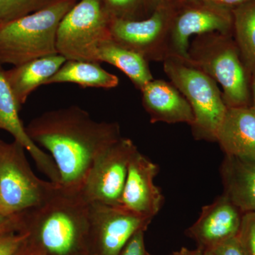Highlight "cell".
Wrapping results in <instances>:
<instances>
[{"label":"cell","instance_id":"6da1fadb","mask_svg":"<svg viewBox=\"0 0 255 255\" xmlns=\"http://www.w3.org/2000/svg\"><path fill=\"white\" fill-rule=\"evenodd\" d=\"M26 130L32 141L49 152L60 186L77 192L96 158L122 137L118 123L97 122L75 105L44 112Z\"/></svg>","mask_w":255,"mask_h":255},{"label":"cell","instance_id":"7a4b0ae2","mask_svg":"<svg viewBox=\"0 0 255 255\" xmlns=\"http://www.w3.org/2000/svg\"><path fill=\"white\" fill-rule=\"evenodd\" d=\"M89 203L60 185L46 201L17 215V231L49 255H72L88 236Z\"/></svg>","mask_w":255,"mask_h":255},{"label":"cell","instance_id":"3957f363","mask_svg":"<svg viewBox=\"0 0 255 255\" xmlns=\"http://www.w3.org/2000/svg\"><path fill=\"white\" fill-rule=\"evenodd\" d=\"M186 62L221 85L228 108L251 107L252 78L233 35L212 32L196 36L189 44Z\"/></svg>","mask_w":255,"mask_h":255},{"label":"cell","instance_id":"277c9868","mask_svg":"<svg viewBox=\"0 0 255 255\" xmlns=\"http://www.w3.org/2000/svg\"><path fill=\"white\" fill-rule=\"evenodd\" d=\"M77 0H60L41 11L0 25V63L17 66L58 54L57 32Z\"/></svg>","mask_w":255,"mask_h":255},{"label":"cell","instance_id":"5b68a950","mask_svg":"<svg viewBox=\"0 0 255 255\" xmlns=\"http://www.w3.org/2000/svg\"><path fill=\"white\" fill-rule=\"evenodd\" d=\"M164 71L189 102L194 123L191 126L196 140L217 141L218 132L228 107L217 82L185 60L168 58L163 62Z\"/></svg>","mask_w":255,"mask_h":255},{"label":"cell","instance_id":"8992f818","mask_svg":"<svg viewBox=\"0 0 255 255\" xmlns=\"http://www.w3.org/2000/svg\"><path fill=\"white\" fill-rule=\"evenodd\" d=\"M112 20L105 0H80L60 21L56 38L58 54L66 60L97 63L99 47L112 38Z\"/></svg>","mask_w":255,"mask_h":255},{"label":"cell","instance_id":"52a82bcc","mask_svg":"<svg viewBox=\"0 0 255 255\" xmlns=\"http://www.w3.org/2000/svg\"><path fill=\"white\" fill-rule=\"evenodd\" d=\"M26 149L14 140L0 145V196L3 212L15 215L36 207L56 192L60 184L45 181L32 171Z\"/></svg>","mask_w":255,"mask_h":255},{"label":"cell","instance_id":"ba28073f","mask_svg":"<svg viewBox=\"0 0 255 255\" xmlns=\"http://www.w3.org/2000/svg\"><path fill=\"white\" fill-rule=\"evenodd\" d=\"M137 150L132 140L121 137L96 158L80 193L89 204L119 206L128 166Z\"/></svg>","mask_w":255,"mask_h":255},{"label":"cell","instance_id":"9c48e42d","mask_svg":"<svg viewBox=\"0 0 255 255\" xmlns=\"http://www.w3.org/2000/svg\"><path fill=\"white\" fill-rule=\"evenodd\" d=\"M175 10L173 3L159 8L142 20L112 18L111 37L147 61L163 63L169 57V38Z\"/></svg>","mask_w":255,"mask_h":255},{"label":"cell","instance_id":"30bf717a","mask_svg":"<svg viewBox=\"0 0 255 255\" xmlns=\"http://www.w3.org/2000/svg\"><path fill=\"white\" fill-rule=\"evenodd\" d=\"M176 5L169 38V57L188 59L189 38L219 32L233 35L232 9L205 2H187Z\"/></svg>","mask_w":255,"mask_h":255},{"label":"cell","instance_id":"8fae6325","mask_svg":"<svg viewBox=\"0 0 255 255\" xmlns=\"http://www.w3.org/2000/svg\"><path fill=\"white\" fill-rule=\"evenodd\" d=\"M151 221L119 206L89 204L88 236H93L98 255H119L130 238L147 229Z\"/></svg>","mask_w":255,"mask_h":255},{"label":"cell","instance_id":"7c38bea8","mask_svg":"<svg viewBox=\"0 0 255 255\" xmlns=\"http://www.w3.org/2000/svg\"><path fill=\"white\" fill-rule=\"evenodd\" d=\"M159 172V166L137 150L129 164L119 207L152 221L164 201L162 191L154 182Z\"/></svg>","mask_w":255,"mask_h":255},{"label":"cell","instance_id":"4fadbf2b","mask_svg":"<svg viewBox=\"0 0 255 255\" xmlns=\"http://www.w3.org/2000/svg\"><path fill=\"white\" fill-rule=\"evenodd\" d=\"M244 213L226 194L218 196L212 204L204 206L197 221L187 235L204 250L236 237L241 230Z\"/></svg>","mask_w":255,"mask_h":255},{"label":"cell","instance_id":"5bb4252c","mask_svg":"<svg viewBox=\"0 0 255 255\" xmlns=\"http://www.w3.org/2000/svg\"><path fill=\"white\" fill-rule=\"evenodd\" d=\"M0 72V130L9 132L14 140L19 142L28 151L36 164L37 168L49 179V181L60 184L59 172L54 161L49 154L38 147L28 136L26 127L20 119L17 102L4 76Z\"/></svg>","mask_w":255,"mask_h":255},{"label":"cell","instance_id":"9a60e30c","mask_svg":"<svg viewBox=\"0 0 255 255\" xmlns=\"http://www.w3.org/2000/svg\"><path fill=\"white\" fill-rule=\"evenodd\" d=\"M142 105L152 124L192 125L194 117L189 102L172 82L152 80L140 90Z\"/></svg>","mask_w":255,"mask_h":255},{"label":"cell","instance_id":"2e32d148","mask_svg":"<svg viewBox=\"0 0 255 255\" xmlns=\"http://www.w3.org/2000/svg\"><path fill=\"white\" fill-rule=\"evenodd\" d=\"M216 142H219L225 155L255 162L254 109L228 108Z\"/></svg>","mask_w":255,"mask_h":255},{"label":"cell","instance_id":"e0dca14e","mask_svg":"<svg viewBox=\"0 0 255 255\" xmlns=\"http://www.w3.org/2000/svg\"><path fill=\"white\" fill-rule=\"evenodd\" d=\"M65 61L66 59L61 55H50L4 70L5 80L18 107L21 109L32 92L45 85Z\"/></svg>","mask_w":255,"mask_h":255},{"label":"cell","instance_id":"ac0fdd59","mask_svg":"<svg viewBox=\"0 0 255 255\" xmlns=\"http://www.w3.org/2000/svg\"><path fill=\"white\" fill-rule=\"evenodd\" d=\"M220 172L223 194L244 214L255 212V162L225 155Z\"/></svg>","mask_w":255,"mask_h":255},{"label":"cell","instance_id":"d6986e66","mask_svg":"<svg viewBox=\"0 0 255 255\" xmlns=\"http://www.w3.org/2000/svg\"><path fill=\"white\" fill-rule=\"evenodd\" d=\"M97 63L113 65L130 79L139 91L153 80L147 61L141 55L122 46L112 38L100 45L97 53Z\"/></svg>","mask_w":255,"mask_h":255},{"label":"cell","instance_id":"ffe728a7","mask_svg":"<svg viewBox=\"0 0 255 255\" xmlns=\"http://www.w3.org/2000/svg\"><path fill=\"white\" fill-rule=\"evenodd\" d=\"M73 83L87 88L112 89L119 85L117 76L101 67L100 63L80 60H66L45 85Z\"/></svg>","mask_w":255,"mask_h":255},{"label":"cell","instance_id":"44dd1931","mask_svg":"<svg viewBox=\"0 0 255 255\" xmlns=\"http://www.w3.org/2000/svg\"><path fill=\"white\" fill-rule=\"evenodd\" d=\"M233 36L250 76L255 79V0L232 9Z\"/></svg>","mask_w":255,"mask_h":255},{"label":"cell","instance_id":"7402d4cb","mask_svg":"<svg viewBox=\"0 0 255 255\" xmlns=\"http://www.w3.org/2000/svg\"><path fill=\"white\" fill-rule=\"evenodd\" d=\"M112 18L142 20L159 8L173 4L172 0H105Z\"/></svg>","mask_w":255,"mask_h":255},{"label":"cell","instance_id":"603a6c76","mask_svg":"<svg viewBox=\"0 0 255 255\" xmlns=\"http://www.w3.org/2000/svg\"><path fill=\"white\" fill-rule=\"evenodd\" d=\"M60 0H0V24L33 14Z\"/></svg>","mask_w":255,"mask_h":255},{"label":"cell","instance_id":"cb8c5ba5","mask_svg":"<svg viewBox=\"0 0 255 255\" xmlns=\"http://www.w3.org/2000/svg\"><path fill=\"white\" fill-rule=\"evenodd\" d=\"M247 255H255V212L245 213L238 235Z\"/></svg>","mask_w":255,"mask_h":255},{"label":"cell","instance_id":"d4e9b609","mask_svg":"<svg viewBox=\"0 0 255 255\" xmlns=\"http://www.w3.org/2000/svg\"><path fill=\"white\" fill-rule=\"evenodd\" d=\"M15 231L0 234V255H15L22 246L26 236L23 233L15 234Z\"/></svg>","mask_w":255,"mask_h":255},{"label":"cell","instance_id":"484cf974","mask_svg":"<svg viewBox=\"0 0 255 255\" xmlns=\"http://www.w3.org/2000/svg\"><path fill=\"white\" fill-rule=\"evenodd\" d=\"M210 251L215 255H247L238 236L219 243Z\"/></svg>","mask_w":255,"mask_h":255},{"label":"cell","instance_id":"4316f807","mask_svg":"<svg viewBox=\"0 0 255 255\" xmlns=\"http://www.w3.org/2000/svg\"><path fill=\"white\" fill-rule=\"evenodd\" d=\"M142 229L137 231L130 238L119 255H147L144 244V232Z\"/></svg>","mask_w":255,"mask_h":255},{"label":"cell","instance_id":"83f0119b","mask_svg":"<svg viewBox=\"0 0 255 255\" xmlns=\"http://www.w3.org/2000/svg\"><path fill=\"white\" fill-rule=\"evenodd\" d=\"M253 0H174V4H179L187 2H205L209 4L219 5L226 7L233 8Z\"/></svg>","mask_w":255,"mask_h":255},{"label":"cell","instance_id":"f1b7e54d","mask_svg":"<svg viewBox=\"0 0 255 255\" xmlns=\"http://www.w3.org/2000/svg\"><path fill=\"white\" fill-rule=\"evenodd\" d=\"M9 231H17V215L0 212V234Z\"/></svg>","mask_w":255,"mask_h":255},{"label":"cell","instance_id":"f546056e","mask_svg":"<svg viewBox=\"0 0 255 255\" xmlns=\"http://www.w3.org/2000/svg\"><path fill=\"white\" fill-rule=\"evenodd\" d=\"M180 251L181 255H203L204 250L200 248V247H198L197 249L193 250V251L186 249V248H182Z\"/></svg>","mask_w":255,"mask_h":255},{"label":"cell","instance_id":"4dcf8cb0","mask_svg":"<svg viewBox=\"0 0 255 255\" xmlns=\"http://www.w3.org/2000/svg\"><path fill=\"white\" fill-rule=\"evenodd\" d=\"M252 106L255 111V79H253L251 82Z\"/></svg>","mask_w":255,"mask_h":255},{"label":"cell","instance_id":"1f68e13d","mask_svg":"<svg viewBox=\"0 0 255 255\" xmlns=\"http://www.w3.org/2000/svg\"><path fill=\"white\" fill-rule=\"evenodd\" d=\"M203 255H215L212 251L210 250H204V254Z\"/></svg>","mask_w":255,"mask_h":255},{"label":"cell","instance_id":"d6a6232c","mask_svg":"<svg viewBox=\"0 0 255 255\" xmlns=\"http://www.w3.org/2000/svg\"><path fill=\"white\" fill-rule=\"evenodd\" d=\"M0 212L4 214V212H3L2 204H1V196H0Z\"/></svg>","mask_w":255,"mask_h":255},{"label":"cell","instance_id":"836d02e7","mask_svg":"<svg viewBox=\"0 0 255 255\" xmlns=\"http://www.w3.org/2000/svg\"><path fill=\"white\" fill-rule=\"evenodd\" d=\"M172 255H181V251L176 252V253H173Z\"/></svg>","mask_w":255,"mask_h":255},{"label":"cell","instance_id":"e575fe53","mask_svg":"<svg viewBox=\"0 0 255 255\" xmlns=\"http://www.w3.org/2000/svg\"><path fill=\"white\" fill-rule=\"evenodd\" d=\"M0 25H1V24H0ZM1 65H1V63H0V72L2 71V70H3L2 68H1Z\"/></svg>","mask_w":255,"mask_h":255},{"label":"cell","instance_id":"d590c367","mask_svg":"<svg viewBox=\"0 0 255 255\" xmlns=\"http://www.w3.org/2000/svg\"><path fill=\"white\" fill-rule=\"evenodd\" d=\"M1 140H0V145H1Z\"/></svg>","mask_w":255,"mask_h":255},{"label":"cell","instance_id":"8d00e7d4","mask_svg":"<svg viewBox=\"0 0 255 255\" xmlns=\"http://www.w3.org/2000/svg\"><path fill=\"white\" fill-rule=\"evenodd\" d=\"M172 1L174 3V0H172Z\"/></svg>","mask_w":255,"mask_h":255}]
</instances>
